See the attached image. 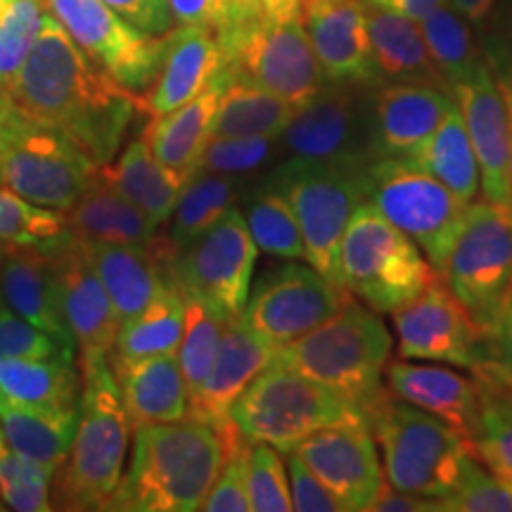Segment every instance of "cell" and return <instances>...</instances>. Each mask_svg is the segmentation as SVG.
<instances>
[{
  "label": "cell",
  "mask_w": 512,
  "mask_h": 512,
  "mask_svg": "<svg viewBox=\"0 0 512 512\" xmlns=\"http://www.w3.org/2000/svg\"><path fill=\"white\" fill-rule=\"evenodd\" d=\"M8 95L19 112L60 128L100 166L112 162L143 112L140 95L98 67L50 12Z\"/></svg>",
  "instance_id": "6da1fadb"
},
{
  "label": "cell",
  "mask_w": 512,
  "mask_h": 512,
  "mask_svg": "<svg viewBox=\"0 0 512 512\" xmlns=\"http://www.w3.org/2000/svg\"><path fill=\"white\" fill-rule=\"evenodd\" d=\"M238 432L233 420L221 427L192 418L138 427L131 467L107 510H202Z\"/></svg>",
  "instance_id": "7a4b0ae2"
},
{
  "label": "cell",
  "mask_w": 512,
  "mask_h": 512,
  "mask_svg": "<svg viewBox=\"0 0 512 512\" xmlns=\"http://www.w3.org/2000/svg\"><path fill=\"white\" fill-rule=\"evenodd\" d=\"M389 356L392 335L377 311L351 297L318 328L294 342L280 344L273 363L325 384L366 413L387 392L382 387V375Z\"/></svg>",
  "instance_id": "3957f363"
},
{
  "label": "cell",
  "mask_w": 512,
  "mask_h": 512,
  "mask_svg": "<svg viewBox=\"0 0 512 512\" xmlns=\"http://www.w3.org/2000/svg\"><path fill=\"white\" fill-rule=\"evenodd\" d=\"M74 444L55 472L53 508L107 510L124 477L131 422L110 363L83 370Z\"/></svg>",
  "instance_id": "277c9868"
},
{
  "label": "cell",
  "mask_w": 512,
  "mask_h": 512,
  "mask_svg": "<svg viewBox=\"0 0 512 512\" xmlns=\"http://www.w3.org/2000/svg\"><path fill=\"white\" fill-rule=\"evenodd\" d=\"M366 422L382 448L387 482L408 494L444 498L456 489L472 448L463 434L413 403L384 392L368 408Z\"/></svg>",
  "instance_id": "5b68a950"
},
{
  "label": "cell",
  "mask_w": 512,
  "mask_h": 512,
  "mask_svg": "<svg viewBox=\"0 0 512 512\" xmlns=\"http://www.w3.org/2000/svg\"><path fill=\"white\" fill-rule=\"evenodd\" d=\"M339 283L377 313H392L420 297L437 271L403 230L363 202L351 216L337 254Z\"/></svg>",
  "instance_id": "8992f818"
},
{
  "label": "cell",
  "mask_w": 512,
  "mask_h": 512,
  "mask_svg": "<svg viewBox=\"0 0 512 512\" xmlns=\"http://www.w3.org/2000/svg\"><path fill=\"white\" fill-rule=\"evenodd\" d=\"M230 420L252 444L290 453L306 437L344 422H366L344 396L309 377L271 363L235 401Z\"/></svg>",
  "instance_id": "52a82bcc"
},
{
  "label": "cell",
  "mask_w": 512,
  "mask_h": 512,
  "mask_svg": "<svg viewBox=\"0 0 512 512\" xmlns=\"http://www.w3.org/2000/svg\"><path fill=\"white\" fill-rule=\"evenodd\" d=\"M271 185L290 202L304 238L306 261L320 275L339 283L337 254L351 216L368 202L366 171L351 166L287 157L268 176Z\"/></svg>",
  "instance_id": "ba28073f"
},
{
  "label": "cell",
  "mask_w": 512,
  "mask_h": 512,
  "mask_svg": "<svg viewBox=\"0 0 512 512\" xmlns=\"http://www.w3.org/2000/svg\"><path fill=\"white\" fill-rule=\"evenodd\" d=\"M366 192L384 219L425 252L434 271L444 273L472 202H465L418 164L396 157H377L368 164Z\"/></svg>",
  "instance_id": "9c48e42d"
},
{
  "label": "cell",
  "mask_w": 512,
  "mask_h": 512,
  "mask_svg": "<svg viewBox=\"0 0 512 512\" xmlns=\"http://www.w3.org/2000/svg\"><path fill=\"white\" fill-rule=\"evenodd\" d=\"M441 275L479 328L496 339L512 297V207L472 202Z\"/></svg>",
  "instance_id": "30bf717a"
},
{
  "label": "cell",
  "mask_w": 512,
  "mask_h": 512,
  "mask_svg": "<svg viewBox=\"0 0 512 512\" xmlns=\"http://www.w3.org/2000/svg\"><path fill=\"white\" fill-rule=\"evenodd\" d=\"M100 169L60 128L22 114L5 150L3 188L36 207L67 211L91 188Z\"/></svg>",
  "instance_id": "8fae6325"
},
{
  "label": "cell",
  "mask_w": 512,
  "mask_h": 512,
  "mask_svg": "<svg viewBox=\"0 0 512 512\" xmlns=\"http://www.w3.org/2000/svg\"><path fill=\"white\" fill-rule=\"evenodd\" d=\"M219 46L230 72L280 95L294 107L306 105L328 81L302 17L273 22L259 15L221 38Z\"/></svg>",
  "instance_id": "7c38bea8"
},
{
  "label": "cell",
  "mask_w": 512,
  "mask_h": 512,
  "mask_svg": "<svg viewBox=\"0 0 512 512\" xmlns=\"http://www.w3.org/2000/svg\"><path fill=\"white\" fill-rule=\"evenodd\" d=\"M259 247L238 207L176 252L169 273L183 297H195L221 318H238L252 290Z\"/></svg>",
  "instance_id": "4fadbf2b"
},
{
  "label": "cell",
  "mask_w": 512,
  "mask_h": 512,
  "mask_svg": "<svg viewBox=\"0 0 512 512\" xmlns=\"http://www.w3.org/2000/svg\"><path fill=\"white\" fill-rule=\"evenodd\" d=\"M406 361H434L477 368L496 358V339L479 328L444 275H437L415 302L389 313Z\"/></svg>",
  "instance_id": "5bb4252c"
},
{
  "label": "cell",
  "mask_w": 512,
  "mask_h": 512,
  "mask_svg": "<svg viewBox=\"0 0 512 512\" xmlns=\"http://www.w3.org/2000/svg\"><path fill=\"white\" fill-rule=\"evenodd\" d=\"M69 38L128 91L143 95L162 67L166 36H147L102 0H43Z\"/></svg>",
  "instance_id": "9a60e30c"
},
{
  "label": "cell",
  "mask_w": 512,
  "mask_h": 512,
  "mask_svg": "<svg viewBox=\"0 0 512 512\" xmlns=\"http://www.w3.org/2000/svg\"><path fill=\"white\" fill-rule=\"evenodd\" d=\"M354 297L349 290L320 275L311 264H283L268 271L242 311V320L256 335L273 344H287L318 328Z\"/></svg>",
  "instance_id": "2e32d148"
},
{
  "label": "cell",
  "mask_w": 512,
  "mask_h": 512,
  "mask_svg": "<svg viewBox=\"0 0 512 512\" xmlns=\"http://www.w3.org/2000/svg\"><path fill=\"white\" fill-rule=\"evenodd\" d=\"M354 88L325 83L323 91L297 107L278 138L287 155L366 171L375 159L368 102H361Z\"/></svg>",
  "instance_id": "e0dca14e"
},
{
  "label": "cell",
  "mask_w": 512,
  "mask_h": 512,
  "mask_svg": "<svg viewBox=\"0 0 512 512\" xmlns=\"http://www.w3.org/2000/svg\"><path fill=\"white\" fill-rule=\"evenodd\" d=\"M57 273V302L69 335L74 337L79 368L110 363L121 320L110 294L95 273L81 238L69 233L53 247Z\"/></svg>",
  "instance_id": "ac0fdd59"
},
{
  "label": "cell",
  "mask_w": 512,
  "mask_h": 512,
  "mask_svg": "<svg viewBox=\"0 0 512 512\" xmlns=\"http://www.w3.org/2000/svg\"><path fill=\"white\" fill-rule=\"evenodd\" d=\"M448 91L475 147L484 200L512 207L508 110L489 64L482 60L475 72L448 83Z\"/></svg>",
  "instance_id": "d6986e66"
},
{
  "label": "cell",
  "mask_w": 512,
  "mask_h": 512,
  "mask_svg": "<svg viewBox=\"0 0 512 512\" xmlns=\"http://www.w3.org/2000/svg\"><path fill=\"white\" fill-rule=\"evenodd\" d=\"M309 470L344 503L347 512L368 510L384 482L368 422L325 427L294 448Z\"/></svg>",
  "instance_id": "ffe728a7"
},
{
  "label": "cell",
  "mask_w": 512,
  "mask_h": 512,
  "mask_svg": "<svg viewBox=\"0 0 512 512\" xmlns=\"http://www.w3.org/2000/svg\"><path fill=\"white\" fill-rule=\"evenodd\" d=\"M302 22L328 83H382L370 48L366 0H304Z\"/></svg>",
  "instance_id": "44dd1931"
},
{
  "label": "cell",
  "mask_w": 512,
  "mask_h": 512,
  "mask_svg": "<svg viewBox=\"0 0 512 512\" xmlns=\"http://www.w3.org/2000/svg\"><path fill=\"white\" fill-rule=\"evenodd\" d=\"M456 105L451 91L432 83L382 81L368 100L370 140L377 157L408 159Z\"/></svg>",
  "instance_id": "7402d4cb"
},
{
  "label": "cell",
  "mask_w": 512,
  "mask_h": 512,
  "mask_svg": "<svg viewBox=\"0 0 512 512\" xmlns=\"http://www.w3.org/2000/svg\"><path fill=\"white\" fill-rule=\"evenodd\" d=\"M275 351H278V344L256 335L240 316L230 318L223 328L211 370L200 389L190 396L188 418L214 427L226 425L235 401L261 370L271 366Z\"/></svg>",
  "instance_id": "603a6c76"
},
{
  "label": "cell",
  "mask_w": 512,
  "mask_h": 512,
  "mask_svg": "<svg viewBox=\"0 0 512 512\" xmlns=\"http://www.w3.org/2000/svg\"><path fill=\"white\" fill-rule=\"evenodd\" d=\"M221 64V46L211 31L178 24L166 34L162 67L152 88L140 95V110L150 119L178 110L209 86Z\"/></svg>",
  "instance_id": "cb8c5ba5"
},
{
  "label": "cell",
  "mask_w": 512,
  "mask_h": 512,
  "mask_svg": "<svg viewBox=\"0 0 512 512\" xmlns=\"http://www.w3.org/2000/svg\"><path fill=\"white\" fill-rule=\"evenodd\" d=\"M55 247V245H53ZM53 247H29L3 242L0 247V297L17 316L29 320L62 344L76 349L57 302Z\"/></svg>",
  "instance_id": "d4e9b609"
},
{
  "label": "cell",
  "mask_w": 512,
  "mask_h": 512,
  "mask_svg": "<svg viewBox=\"0 0 512 512\" xmlns=\"http://www.w3.org/2000/svg\"><path fill=\"white\" fill-rule=\"evenodd\" d=\"M86 252L98 278L110 294L121 323L143 313L166 287L174 285L169 268L176 252L171 249H145L112 245V242H88Z\"/></svg>",
  "instance_id": "484cf974"
},
{
  "label": "cell",
  "mask_w": 512,
  "mask_h": 512,
  "mask_svg": "<svg viewBox=\"0 0 512 512\" xmlns=\"http://www.w3.org/2000/svg\"><path fill=\"white\" fill-rule=\"evenodd\" d=\"M64 219H67L69 233H74L81 240L178 252L169 235H159L157 223L131 200H126L102 176V169L91 188L74 202V207L64 211Z\"/></svg>",
  "instance_id": "4316f807"
},
{
  "label": "cell",
  "mask_w": 512,
  "mask_h": 512,
  "mask_svg": "<svg viewBox=\"0 0 512 512\" xmlns=\"http://www.w3.org/2000/svg\"><path fill=\"white\" fill-rule=\"evenodd\" d=\"M384 375H387V389L396 399L413 403L434 418L444 420L463 434L472 448L479 408L475 380L448 368L408 363L406 358L387 363Z\"/></svg>",
  "instance_id": "83f0119b"
},
{
  "label": "cell",
  "mask_w": 512,
  "mask_h": 512,
  "mask_svg": "<svg viewBox=\"0 0 512 512\" xmlns=\"http://www.w3.org/2000/svg\"><path fill=\"white\" fill-rule=\"evenodd\" d=\"M131 427L188 418L190 394L176 354L110 363Z\"/></svg>",
  "instance_id": "f1b7e54d"
},
{
  "label": "cell",
  "mask_w": 512,
  "mask_h": 512,
  "mask_svg": "<svg viewBox=\"0 0 512 512\" xmlns=\"http://www.w3.org/2000/svg\"><path fill=\"white\" fill-rule=\"evenodd\" d=\"M230 76H233L230 69L221 64L219 72L197 98L164 117L150 119V126L145 128V143L150 145L152 155L166 169L181 174L185 181L197 171L204 147L211 140L216 110H219L221 95L226 91Z\"/></svg>",
  "instance_id": "f546056e"
},
{
  "label": "cell",
  "mask_w": 512,
  "mask_h": 512,
  "mask_svg": "<svg viewBox=\"0 0 512 512\" xmlns=\"http://www.w3.org/2000/svg\"><path fill=\"white\" fill-rule=\"evenodd\" d=\"M472 373L479 394L472 456L512 489V368L494 358Z\"/></svg>",
  "instance_id": "4dcf8cb0"
},
{
  "label": "cell",
  "mask_w": 512,
  "mask_h": 512,
  "mask_svg": "<svg viewBox=\"0 0 512 512\" xmlns=\"http://www.w3.org/2000/svg\"><path fill=\"white\" fill-rule=\"evenodd\" d=\"M366 22L380 81H418L448 88L444 76L434 67L418 22L399 12L377 8L368 0Z\"/></svg>",
  "instance_id": "1f68e13d"
},
{
  "label": "cell",
  "mask_w": 512,
  "mask_h": 512,
  "mask_svg": "<svg viewBox=\"0 0 512 512\" xmlns=\"http://www.w3.org/2000/svg\"><path fill=\"white\" fill-rule=\"evenodd\" d=\"M79 408H34L0 396V427L5 444L38 460L55 477L72 451Z\"/></svg>",
  "instance_id": "d6a6232c"
},
{
  "label": "cell",
  "mask_w": 512,
  "mask_h": 512,
  "mask_svg": "<svg viewBox=\"0 0 512 512\" xmlns=\"http://www.w3.org/2000/svg\"><path fill=\"white\" fill-rule=\"evenodd\" d=\"M102 176L117 188L126 200H131L150 216L157 226L171 219L181 195L185 178L166 169L152 155L150 145L143 138L131 140L114 164L102 166Z\"/></svg>",
  "instance_id": "836d02e7"
},
{
  "label": "cell",
  "mask_w": 512,
  "mask_h": 512,
  "mask_svg": "<svg viewBox=\"0 0 512 512\" xmlns=\"http://www.w3.org/2000/svg\"><path fill=\"white\" fill-rule=\"evenodd\" d=\"M83 392L76 358H0V396L34 408H79Z\"/></svg>",
  "instance_id": "e575fe53"
},
{
  "label": "cell",
  "mask_w": 512,
  "mask_h": 512,
  "mask_svg": "<svg viewBox=\"0 0 512 512\" xmlns=\"http://www.w3.org/2000/svg\"><path fill=\"white\" fill-rule=\"evenodd\" d=\"M408 162L418 164L427 174L456 192L465 202H472L482 188V174L472 147L470 133H467L463 114L456 105L446 112L437 131L415 150Z\"/></svg>",
  "instance_id": "d590c367"
},
{
  "label": "cell",
  "mask_w": 512,
  "mask_h": 512,
  "mask_svg": "<svg viewBox=\"0 0 512 512\" xmlns=\"http://www.w3.org/2000/svg\"><path fill=\"white\" fill-rule=\"evenodd\" d=\"M233 74V72H230ZM297 107L256 83L230 76L214 117L211 138L216 136H264L280 138Z\"/></svg>",
  "instance_id": "8d00e7d4"
},
{
  "label": "cell",
  "mask_w": 512,
  "mask_h": 512,
  "mask_svg": "<svg viewBox=\"0 0 512 512\" xmlns=\"http://www.w3.org/2000/svg\"><path fill=\"white\" fill-rule=\"evenodd\" d=\"M183 320V294L176 290V285L166 287L143 313L126 320V323H121L110 363L176 354L183 337Z\"/></svg>",
  "instance_id": "74e56055"
},
{
  "label": "cell",
  "mask_w": 512,
  "mask_h": 512,
  "mask_svg": "<svg viewBox=\"0 0 512 512\" xmlns=\"http://www.w3.org/2000/svg\"><path fill=\"white\" fill-rule=\"evenodd\" d=\"M238 178L209 174V171H197L185 181L181 195L171 214L169 240L181 249L195 240L197 235L214 226L216 221L235 207L238 200Z\"/></svg>",
  "instance_id": "f35d334b"
},
{
  "label": "cell",
  "mask_w": 512,
  "mask_h": 512,
  "mask_svg": "<svg viewBox=\"0 0 512 512\" xmlns=\"http://www.w3.org/2000/svg\"><path fill=\"white\" fill-rule=\"evenodd\" d=\"M422 36L430 50L434 67L444 76L446 83L463 79L484 60L482 48L472 38L470 22L453 8L451 0L434 8L425 19H420Z\"/></svg>",
  "instance_id": "ab89813d"
},
{
  "label": "cell",
  "mask_w": 512,
  "mask_h": 512,
  "mask_svg": "<svg viewBox=\"0 0 512 512\" xmlns=\"http://www.w3.org/2000/svg\"><path fill=\"white\" fill-rule=\"evenodd\" d=\"M242 216H245L249 233L261 252L287 261L306 259L297 216H294L290 202L271 185L264 183V188L247 197Z\"/></svg>",
  "instance_id": "60d3db41"
},
{
  "label": "cell",
  "mask_w": 512,
  "mask_h": 512,
  "mask_svg": "<svg viewBox=\"0 0 512 512\" xmlns=\"http://www.w3.org/2000/svg\"><path fill=\"white\" fill-rule=\"evenodd\" d=\"M185 299V320H183V337L178 344V366H181L185 387L192 396L200 389L204 377L211 370L216 351H219L223 328L228 320L221 318L214 309L202 304L195 297Z\"/></svg>",
  "instance_id": "b9f144b4"
},
{
  "label": "cell",
  "mask_w": 512,
  "mask_h": 512,
  "mask_svg": "<svg viewBox=\"0 0 512 512\" xmlns=\"http://www.w3.org/2000/svg\"><path fill=\"white\" fill-rule=\"evenodd\" d=\"M69 235L64 211L36 207L15 192L0 188V242L53 247Z\"/></svg>",
  "instance_id": "7bdbcfd3"
},
{
  "label": "cell",
  "mask_w": 512,
  "mask_h": 512,
  "mask_svg": "<svg viewBox=\"0 0 512 512\" xmlns=\"http://www.w3.org/2000/svg\"><path fill=\"white\" fill-rule=\"evenodd\" d=\"M43 0H15L0 17V93H8L22 72L46 22Z\"/></svg>",
  "instance_id": "ee69618b"
},
{
  "label": "cell",
  "mask_w": 512,
  "mask_h": 512,
  "mask_svg": "<svg viewBox=\"0 0 512 512\" xmlns=\"http://www.w3.org/2000/svg\"><path fill=\"white\" fill-rule=\"evenodd\" d=\"M53 472L38 460L17 453L15 448H0V501L10 510L48 512L53 510L50 496Z\"/></svg>",
  "instance_id": "f6af8a7d"
},
{
  "label": "cell",
  "mask_w": 512,
  "mask_h": 512,
  "mask_svg": "<svg viewBox=\"0 0 512 512\" xmlns=\"http://www.w3.org/2000/svg\"><path fill=\"white\" fill-rule=\"evenodd\" d=\"M278 147V138L216 136L204 147L197 171H209V174H221L230 178L254 174V171L264 169L271 162Z\"/></svg>",
  "instance_id": "bcb514c9"
},
{
  "label": "cell",
  "mask_w": 512,
  "mask_h": 512,
  "mask_svg": "<svg viewBox=\"0 0 512 512\" xmlns=\"http://www.w3.org/2000/svg\"><path fill=\"white\" fill-rule=\"evenodd\" d=\"M249 505L256 512H290L292 494L287 460L271 444H252L247 460Z\"/></svg>",
  "instance_id": "7dc6e473"
},
{
  "label": "cell",
  "mask_w": 512,
  "mask_h": 512,
  "mask_svg": "<svg viewBox=\"0 0 512 512\" xmlns=\"http://www.w3.org/2000/svg\"><path fill=\"white\" fill-rule=\"evenodd\" d=\"M444 512H512V489L475 456H467L456 489L441 501Z\"/></svg>",
  "instance_id": "c3c4849f"
},
{
  "label": "cell",
  "mask_w": 512,
  "mask_h": 512,
  "mask_svg": "<svg viewBox=\"0 0 512 512\" xmlns=\"http://www.w3.org/2000/svg\"><path fill=\"white\" fill-rule=\"evenodd\" d=\"M176 24L200 27L216 36V41L233 34L242 24L264 15L254 0H166Z\"/></svg>",
  "instance_id": "681fc988"
},
{
  "label": "cell",
  "mask_w": 512,
  "mask_h": 512,
  "mask_svg": "<svg viewBox=\"0 0 512 512\" xmlns=\"http://www.w3.org/2000/svg\"><path fill=\"white\" fill-rule=\"evenodd\" d=\"M76 358V349L62 344L29 320L17 316L0 297V358Z\"/></svg>",
  "instance_id": "f907efd6"
},
{
  "label": "cell",
  "mask_w": 512,
  "mask_h": 512,
  "mask_svg": "<svg viewBox=\"0 0 512 512\" xmlns=\"http://www.w3.org/2000/svg\"><path fill=\"white\" fill-rule=\"evenodd\" d=\"M249 441L245 434L238 432L230 441L226 463H223L219 477L204 498L202 510L207 512H247L249 505L247 491V460H249Z\"/></svg>",
  "instance_id": "816d5d0a"
},
{
  "label": "cell",
  "mask_w": 512,
  "mask_h": 512,
  "mask_svg": "<svg viewBox=\"0 0 512 512\" xmlns=\"http://www.w3.org/2000/svg\"><path fill=\"white\" fill-rule=\"evenodd\" d=\"M287 472H290L292 508L299 512H347L344 503L332 494L320 479L299 458V453H285Z\"/></svg>",
  "instance_id": "f5cc1de1"
},
{
  "label": "cell",
  "mask_w": 512,
  "mask_h": 512,
  "mask_svg": "<svg viewBox=\"0 0 512 512\" xmlns=\"http://www.w3.org/2000/svg\"><path fill=\"white\" fill-rule=\"evenodd\" d=\"M102 3L110 5L119 17L147 36H166L176 24L166 0H102Z\"/></svg>",
  "instance_id": "db71d44e"
},
{
  "label": "cell",
  "mask_w": 512,
  "mask_h": 512,
  "mask_svg": "<svg viewBox=\"0 0 512 512\" xmlns=\"http://www.w3.org/2000/svg\"><path fill=\"white\" fill-rule=\"evenodd\" d=\"M484 62L489 64L491 74L501 88L505 110H508V126H510V176H512V41L503 34H486L482 43Z\"/></svg>",
  "instance_id": "11a10c76"
},
{
  "label": "cell",
  "mask_w": 512,
  "mask_h": 512,
  "mask_svg": "<svg viewBox=\"0 0 512 512\" xmlns=\"http://www.w3.org/2000/svg\"><path fill=\"white\" fill-rule=\"evenodd\" d=\"M366 512H444V508H441V501L408 494L384 479Z\"/></svg>",
  "instance_id": "9f6ffc18"
},
{
  "label": "cell",
  "mask_w": 512,
  "mask_h": 512,
  "mask_svg": "<svg viewBox=\"0 0 512 512\" xmlns=\"http://www.w3.org/2000/svg\"><path fill=\"white\" fill-rule=\"evenodd\" d=\"M368 3L389 12H399V15L413 19V22H420V19H425L434 8L446 3V0H368Z\"/></svg>",
  "instance_id": "6f0895ef"
},
{
  "label": "cell",
  "mask_w": 512,
  "mask_h": 512,
  "mask_svg": "<svg viewBox=\"0 0 512 512\" xmlns=\"http://www.w3.org/2000/svg\"><path fill=\"white\" fill-rule=\"evenodd\" d=\"M22 112L17 110V105L12 102L8 93H0V188H3V164H5V150H8V140L12 128L17 126Z\"/></svg>",
  "instance_id": "680465c9"
},
{
  "label": "cell",
  "mask_w": 512,
  "mask_h": 512,
  "mask_svg": "<svg viewBox=\"0 0 512 512\" xmlns=\"http://www.w3.org/2000/svg\"><path fill=\"white\" fill-rule=\"evenodd\" d=\"M264 17L273 19V22H287V19L302 17L304 0H254Z\"/></svg>",
  "instance_id": "91938a15"
},
{
  "label": "cell",
  "mask_w": 512,
  "mask_h": 512,
  "mask_svg": "<svg viewBox=\"0 0 512 512\" xmlns=\"http://www.w3.org/2000/svg\"><path fill=\"white\" fill-rule=\"evenodd\" d=\"M496 358L508 368H512V297L496 332Z\"/></svg>",
  "instance_id": "94428289"
},
{
  "label": "cell",
  "mask_w": 512,
  "mask_h": 512,
  "mask_svg": "<svg viewBox=\"0 0 512 512\" xmlns=\"http://www.w3.org/2000/svg\"><path fill=\"white\" fill-rule=\"evenodd\" d=\"M496 0H451V5L463 15L470 24H482L494 10Z\"/></svg>",
  "instance_id": "6125c7cd"
},
{
  "label": "cell",
  "mask_w": 512,
  "mask_h": 512,
  "mask_svg": "<svg viewBox=\"0 0 512 512\" xmlns=\"http://www.w3.org/2000/svg\"><path fill=\"white\" fill-rule=\"evenodd\" d=\"M503 15H505V24H508V31H510V41H512V0H503Z\"/></svg>",
  "instance_id": "be15d7a7"
},
{
  "label": "cell",
  "mask_w": 512,
  "mask_h": 512,
  "mask_svg": "<svg viewBox=\"0 0 512 512\" xmlns=\"http://www.w3.org/2000/svg\"><path fill=\"white\" fill-rule=\"evenodd\" d=\"M12 3H15V0H0V17H3L5 12H8V8H10Z\"/></svg>",
  "instance_id": "e7e4bbea"
},
{
  "label": "cell",
  "mask_w": 512,
  "mask_h": 512,
  "mask_svg": "<svg viewBox=\"0 0 512 512\" xmlns=\"http://www.w3.org/2000/svg\"><path fill=\"white\" fill-rule=\"evenodd\" d=\"M0 448H5V437H3V427H0Z\"/></svg>",
  "instance_id": "03108f58"
},
{
  "label": "cell",
  "mask_w": 512,
  "mask_h": 512,
  "mask_svg": "<svg viewBox=\"0 0 512 512\" xmlns=\"http://www.w3.org/2000/svg\"><path fill=\"white\" fill-rule=\"evenodd\" d=\"M0 247H3V242H0Z\"/></svg>",
  "instance_id": "003e7915"
}]
</instances>
